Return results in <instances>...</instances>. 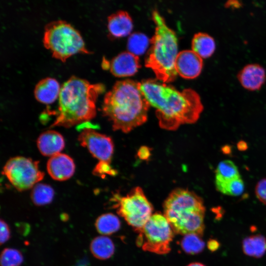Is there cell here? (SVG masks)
I'll list each match as a JSON object with an SVG mask.
<instances>
[{
    "mask_svg": "<svg viewBox=\"0 0 266 266\" xmlns=\"http://www.w3.org/2000/svg\"><path fill=\"white\" fill-rule=\"evenodd\" d=\"M139 85L150 105L156 109L162 129L175 131L181 125L195 123L203 110L200 97L193 89L180 91L152 79L142 80Z\"/></svg>",
    "mask_w": 266,
    "mask_h": 266,
    "instance_id": "1",
    "label": "cell"
},
{
    "mask_svg": "<svg viewBox=\"0 0 266 266\" xmlns=\"http://www.w3.org/2000/svg\"><path fill=\"white\" fill-rule=\"evenodd\" d=\"M150 106L139 82L126 79L116 82L106 93L102 112L114 131L128 133L146 122Z\"/></svg>",
    "mask_w": 266,
    "mask_h": 266,
    "instance_id": "2",
    "label": "cell"
},
{
    "mask_svg": "<svg viewBox=\"0 0 266 266\" xmlns=\"http://www.w3.org/2000/svg\"><path fill=\"white\" fill-rule=\"evenodd\" d=\"M105 88L75 76L61 86L57 116L51 127L70 128L87 122L96 115V101Z\"/></svg>",
    "mask_w": 266,
    "mask_h": 266,
    "instance_id": "3",
    "label": "cell"
},
{
    "mask_svg": "<svg viewBox=\"0 0 266 266\" xmlns=\"http://www.w3.org/2000/svg\"><path fill=\"white\" fill-rule=\"evenodd\" d=\"M163 208L174 233L202 236L205 208L202 199L194 192L182 188L174 190L166 199Z\"/></svg>",
    "mask_w": 266,
    "mask_h": 266,
    "instance_id": "4",
    "label": "cell"
},
{
    "mask_svg": "<svg viewBox=\"0 0 266 266\" xmlns=\"http://www.w3.org/2000/svg\"><path fill=\"white\" fill-rule=\"evenodd\" d=\"M152 19L155 30L150 39L151 47L145 66L152 70L157 80L168 83L174 81L177 75L175 67L178 54L177 37L157 10H153Z\"/></svg>",
    "mask_w": 266,
    "mask_h": 266,
    "instance_id": "5",
    "label": "cell"
},
{
    "mask_svg": "<svg viewBox=\"0 0 266 266\" xmlns=\"http://www.w3.org/2000/svg\"><path fill=\"white\" fill-rule=\"evenodd\" d=\"M43 43L53 57L63 63L76 54H91L86 48L80 33L63 20L53 21L46 25Z\"/></svg>",
    "mask_w": 266,
    "mask_h": 266,
    "instance_id": "6",
    "label": "cell"
},
{
    "mask_svg": "<svg viewBox=\"0 0 266 266\" xmlns=\"http://www.w3.org/2000/svg\"><path fill=\"white\" fill-rule=\"evenodd\" d=\"M173 231L164 214H153L138 233L136 243L145 251L164 255L171 250Z\"/></svg>",
    "mask_w": 266,
    "mask_h": 266,
    "instance_id": "7",
    "label": "cell"
},
{
    "mask_svg": "<svg viewBox=\"0 0 266 266\" xmlns=\"http://www.w3.org/2000/svg\"><path fill=\"white\" fill-rule=\"evenodd\" d=\"M112 199L117 213L137 233L152 215L153 206L139 187L125 196L115 194Z\"/></svg>",
    "mask_w": 266,
    "mask_h": 266,
    "instance_id": "8",
    "label": "cell"
},
{
    "mask_svg": "<svg viewBox=\"0 0 266 266\" xmlns=\"http://www.w3.org/2000/svg\"><path fill=\"white\" fill-rule=\"evenodd\" d=\"M2 173L19 191L33 188L44 176V173L39 168L38 162L22 156L9 159L3 167Z\"/></svg>",
    "mask_w": 266,
    "mask_h": 266,
    "instance_id": "9",
    "label": "cell"
},
{
    "mask_svg": "<svg viewBox=\"0 0 266 266\" xmlns=\"http://www.w3.org/2000/svg\"><path fill=\"white\" fill-rule=\"evenodd\" d=\"M78 140L93 157L100 161L110 163L114 151V144L109 136L90 128H85L79 134Z\"/></svg>",
    "mask_w": 266,
    "mask_h": 266,
    "instance_id": "10",
    "label": "cell"
},
{
    "mask_svg": "<svg viewBox=\"0 0 266 266\" xmlns=\"http://www.w3.org/2000/svg\"><path fill=\"white\" fill-rule=\"evenodd\" d=\"M175 67L177 74L184 78L192 79L200 74L203 60L193 50H183L178 53Z\"/></svg>",
    "mask_w": 266,
    "mask_h": 266,
    "instance_id": "11",
    "label": "cell"
},
{
    "mask_svg": "<svg viewBox=\"0 0 266 266\" xmlns=\"http://www.w3.org/2000/svg\"><path fill=\"white\" fill-rule=\"evenodd\" d=\"M107 66L111 73L118 77L133 76L141 67L138 56L129 51L118 54Z\"/></svg>",
    "mask_w": 266,
    "mask_h": 266,
    "instance_id": "12",
    "label": "cell"
},
{
    "mask_svg": "<svg viewBox=\"0 0 266 266\" xmlns=\"http://www.w3.org/2000/svg\"><path fill=\"white\" fill-rule=\"evenodd\" d=\"M75 166L73 159L68 155L59 153L49 158L47 170L54 180L65 181L69 179L75 172Z\"/></svg>",
    "mask_w": 266,
    "mask_h": 266,
    "instance_id": "13",
    "label": "cell"
},
{
    "mask_svg": "<svg viewBox=\"0 0 266 266\" xmlns=\"http://www.w3.org/2000/svg\"><path fill=\"white\" fill-rule=\"evenodd\" d=\"M237 79L241 86L251 91L260 90L266 80L265 68L258 64L244 66L238 73Z\"/></svg>",
    "mask_w": 266,
    "mask_h": 266,
    "instance_id": "14",
    "label": "cell"
},
{
    "mask_svg": "<svg viewBox=\"0 0 266 266\" xmlns=\"http://www.w3.org/2000/svg\"><path fill=\"white\" fill-rule=\"evenodd\" d=\"M133 27L132 17L126 11L119 10L108 17L107 29L110 38H119L130 35Z\"/></svg>",
    "mask_w": 266,
    "mask_h": 266,
    "instance_id": "15",
    "label": "cell"
},
{
    "mask_svg": "<svg viewBox=\"0 0 266 266\" xmlns=\"http://www.w3.org/2000/svg\"><path fill=\"white\" fill-rule=\"evenodd\" d=\"M65 145L62 135L54 130H48L42 133L37 139V148L44 156L51 157L60 153Z\"/></svg>",
    "mask_w": 266,
    "mask_h": 266,
    "instance_id": "16",
    "label": "cell"
},
{
    "mask_svg": "<svg viewBox=\"0 0 266 266\" xmlns=\"http://www.w3.org/2000/svg\"><path fill=\"white\" fill-rule=\"evenodd\" d=\"M61 89V86L56 79L46 77L36 84L34 95L38 101L45 104H50L59 98Z\"/></svg>",
    "mask_w": 266,
    "mask_h": 266,
    "instance_id": "17",
    "label": "cell"
},
{
    "mask_svg": "<svg viewBox=\"0 0 266 266\" xmlns=\"http://www.w3.org/2000/svg\"><path fill=\"white\" fill-rule=\"evenodd\" d=\"M192 49L202 59L208 58L215 51V40L206 33H198L195 34L193 37Z\"/></svg>",
    "mask_w": 266,
    "mask_h": 266,
    "instance_id": "18",
    "label": "cell"
},
{
    "mask_svg": "<svg viewBox=\"0 0 266 266\" xmlns=\"http://www.w3.org/2000/svg\"><path fill=\"white\" fill-rule=\"evenodd\" d=\"M90 249L91 253L96 258L105 260L113 256L115 251V245L109 237L100 235L92 240Z\"/></svg>",
    "mask_w": 266,
    "mask_h": 266,
    "instance_id": "19",
    "label": "cell"
},
{
    "mask_svg": "<svg viewBox=\"0 0 266 266\" xmlns=\"http://www.w3.org/2000/svg\"><path fill=\"white\" fill-rule=\"evenodd\" d=\"M242 247L245 255L260 258L266 252V238L261 234L249 236L243 240Z\"/></svg>",
    "mask_w": 266,
    "mask_h": 266,
    "instance_id": "20",
    "label": "cell"
},
{
    "mask_svg": "<svg viewBox=\"0 0 266 266\" xmlns=\"http://www.w3.org/2000/svg\"><path fill=\"white\" fill-rule=\"evenodd\" d=\"M95 225L100 234L111 235L119 230L121 222L116 215L107 213L100 215L96 220Z\"/></svg>",
    "mask_w": 266,
    "mask_h": 266,
    "instance_id": "21",
    "label": "cell"
},
{
    "mask_svg": "<svg viewBox=\"0 0 266 266\" xmlns=\"http://www.w3.org/2000/svg\"><path fill=\"white\" fill-rule=\"evenodd\" d=\"M215 184L218 191L230 196H238L242 194L244 189V182L241 177L229 180L215 178Z\"/></svg>",
    "mask_w": 266,
    "mask_h": 266,
    "instance_id": "22",
    "label": "cell"
},
{
    "mask_svg": "<svg viewBox=\"0 0 266 266\" xmlns=\"http://www.w3.org/2000/svg\"><path fill=\"white\" fill-rule=\"evenodd\" d=\"M54 196V191L50 185L44 183H37L33 187L31 197L32 201L37 206H42L50 203Z\"/></svg>",
    "mask_w": 266,
    "mask_h": 266,
    "instance_id": "23",
    "label": "cell"
},
{
    "mask_svg": "<svg viewBox=\"0 0 266 266\" xmlns=\"http://www.w3.org/2000/svg\"><path fill=\"white\" fill-rule=\"evenodd\" d=\"M180 245L183 251L189 255L198 254L203 250L205 247L204 242L201 236L194 233L184 235Z\"/></svg>",
    "mask_w": 266,
    "mask_h": 266,
    "instance_id": "24",
    "label": "cell"
},
{
    "mask_svg": "<svg viewBox=\"0 0 266 266\" xmlns=\"http://www.w3.org/2000/svg\"><path fill=\"white\" fill-rule=\"evenodd\" d=\"M150 43V40L145 34L141 33H134L129 37L127 48L129 52L138 56L145 53Z\"/></svg>",
    "mask_w": 266,
    "mask_h": 266,
    "instance_id": "25",
    "label": "cell"
},
{
    "mask_svg": "<svg viewBox=\"0 0 266 266\" xmlns=\"http://www.w3.org/2000/svg\"><path fill=\"white\" fill-rule=\"evenodd\" d=\"M241 177L237 166L232 161L227 160L220 162L215 170V178L229 180Z\"/></svg>",
    "mask_w": 266,
    "mask_h": 266,
    "instance_id": "26",
    "label": "cell"
},
{
    "mask_svg": "<svg viewBox=\"0 0 266 266\" xmlns=\"http://www.w3.org/2000/svg\"><path fill=\"white\" fill-rule=\"evenodd\" d=\"M23 260L22 254L16 249L6 248L0 254V266H20Z\"/></svg>",
    "mask_w": 266,
    "mask_h": 266,
    "instance_id": "27",
    "label": "cell"
},
{
    "mask_svg": "<svg viewBox=\"0 0 266 266\" xmlns=\"http://www.w3.org/2000/svg\"><path fill=\"white\" fill-rule=\"evenodd\" d=\"M110 163L107 162L100 161L93 170L94 174L101 177L106 175H115L117 171L112 168Z\"/></svg>",
    "mask_w": 266,
    "mask_h": 266,
    "instance_id": "28",
    "label": "cell"
},
{
    "mask_svg": "<svg viewBox=\"0 0 266 266\" xmlns=\"http://www.w3.org/2000/svg\"><path fill=\"white\" fill-rule=\"evenodd\" d=\"M255 194L257 199L266 205V178L260 180L255 188Z\"/></svg>",
    "mask_w": 266,
    "mask_h": 266,
    "instance_id": "29",
    "label": "cell"
},
{
    "mask_svg": "<svg viewBox=\"0 0 266 266\" xmlns=\"http://www.w3.org/2000/svg\"><path fill=\"white\" fill-rule=\"evenodd\" d=\"M0 243L1 245L5 243L10 239L11 233L8 225L2 219H0Z\"/></svg>",
    "mask_w": 266,
    "mask_h": 266,
    "instance_id": "30",
    "label": "cell"
},
{
    "mask_svg": "<svg viewBox=\"0 0 266 266\" xmlns=\"http://www.w3.org/2000/svg\"><path fill=\"white\" fill-rule=\"evenodd\" d=\"M150 155V148L147 146H142L138 150L137 156L141 160H146L149 158Z\"/></svg>",
    "mask_w": 266,
    "mask_h": 266,
    "instance_id": "31",
    "label": "cell"
},
{
    "mask_svg": "<svg viewBox=\"0 0 266 266\" xmlns=\"http://www.w3.org/2000/svg\"><path fill=\"white\" fill-rule=\"evenodd\" d=\"M207 246L210 251L214 252L219 248L220 243L216 239H210L207 242Z\"/></svg>",
    "mask_w": 266,
    "mask_h": 266,
    "instance_id": "32",
    "label": "cell"
},
{
    "mask_svg": "<svg viewBox=\"0 0 266 266\" xmlns=\"http://www.w3.org/2000/svg\"><path fill=\"white\" fill-rule=\"evenodd\" d=\"M187 266H205L204 265H203L202 263H199V262H194L192 263L187 265Z\"/></svg>",
    "mask_w": 266,
    "mask_h": 266,
    "instance_id": "33",
    "label": "cell"
}]
</instances>
